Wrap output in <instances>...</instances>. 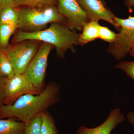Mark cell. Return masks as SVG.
Instances as JSON below:
<instances>
[{"label": "cell", "mask_w": 134, "mask_h": 134, "mask_svg": "<svg viewBox=\"0 0 134 134\" xmlns=\"http://www.w3.org/2000/svg\"><path fill=\"white\" fill-rule=\"evenodd\" d=\"M60 86L50 82L38 94H26L0 107V119L13 118L26 123L59 101Z\"/></svg>", "instance_id": "6da1fadb"}, {"label": "cell", "mask_w": 134, "mask_h": 134, "mask_svg": "<svg viewBox=\"0 0 134 134\" xmlns=\"http://www.w3.org/2000/svg\"><path fill=\"white\" fill-rule=\"evenodd\" d=\"M80 34L65 24L54 23L51 24L48 29L35 32L19 30L15 36L14 42L17 43L28 40L43 41L54 46L58 56L63 58L69 49L72 50L74 45H78Z\"/></svg>", "instance_id": "7a4b0ae2"}, {"label": "cell", "mask_w": 134, "mask_h": 134, "mask_svg": "<svg viewBox=\"0 0 134 134\" xmlns=\"http://www.w3.org/2000/svg\"><path fill=\"white\" fill-rule=\"evenodd\" d=\"M16 10L19 15L18 28L23 31H40L44 30L47 25L52 23L66 25V19L55 6L45 8L23 7Z\"/></svg>", "instance_id": "3957f363"}, {"label": "cell", "mask_w": 134, "mask_h": 134, "mask_svg": "<svg viewBox=\"0 0 134 134\" xmlns=\"http://www.w3.org/2000/svg\"><path fill=\"white\" fill-rule=\"evenodd\" d=\"M115 21L120 25L119 33L108 46V52L117 60L125 58L129 53L134 43V16L126 19L115 17Z\"/></svg>", "instance_id": "277c9868"}, {"label": "cell", "mask_w": 134, "mask_h": 134, "mask_svg": "<svg viewBox=\"0 0 134 134\" xmlns=\"http://www.w3.org/2000/svg\"><path fill=\"white\" fill-rule=\"evenodd\" d=\"M38 41L28 40L21 41L5 49L11 62L15 74H23L38 48Z\"/></svg>", "instance_id": "5b68a950"}, {"label": "cell", "mask_w": 134, "mask_h": 134, "mask_svg": "<svg viewBox=\"0 0 134 134\" xmlns=\"http://www.w3.org/2000/svg\"><path fill=\"white\" fill-rule=\"evenodd\" d=\"M53 46L44 43L37 51L23 73L36 88L42 91L47 66L48 55Z\"/></svg>", "instance_id": "8992f818"}, {"label": "cell", "mask_w": 134, "mask_h": 134, "mask_svg": "<svg viewBox=\"0 0 134 134\" xmlns=\"http://www.w3.org/2000/svg\"><path fill=\"white\" fill-rule=\"evenodd\" d=\"M41 91L36 88L23 74H15L13 77L6 79L4 83V104H12L25 94H38Z\"/></svg>", "instance_id": "52a82bcc"}, {"label": "cell", "mask_w": 134, "mask_h": 134, "mask_svg": "<svg viewBox=\"0 0 134 134\" xmlns=\"http://www.w3.org/2000/svg\"><path fill=\"white\" fill-rule=\"evenodd\" d=\"M60 14L66 19V26L73 30H82L84 25L90 21L87 15L77 0H58Z\"/></svg>", "instance_id": "ba28073f"}, {"label": "cell", "mask_w": 134, "mask_h": 134, "mask_svg": "<svg viewBox=\"0 0 134 134\" xmlns=\"http://www.w3.org/2000/svg\"><path fill=\"white\" fill-rule=\"evenodd\" d=\"M90 21L103 20L108 22L119 31L120 25L115 21V16L100 0H77Z\"/></svg>", "instance_id": "9c48e42d"}, {"label": "cell", "mask_w": 134, "mask_h": 134, "mask_svg": "<svg viewBox=\"0 0 134 134\" xmlns=\"http://www.w3.org/2000/svg\"><path fill=\"white\" fill-rule=\"evenodd\" d=\"M126 118L119 108L113 109L108 117L102 124L94 128L80 126L76 134H111L118 125L125 121Z\"/></svg>", "instance_id": "30bf717a"}, {"label": "cell", "mask_w": 134, "mask_h": 134, "mask_svg": "<svg viewBox=\"0 0 134 134\" xmlns=\"http://www.w3.org/2000/svg\"><path fill=\"white\" fill-rule=\"evenodd\" d=\"M99 25L98 21H90L84 25L82 32L79 36L78 45H84L99 38Z\"/></svg>", "instance_id": "8fae6325"}, {"label": "cell", "mask_w": 134, "mask_h": 134, "mask_svg": "<svg viewBox=\"0 0 134 134\" xmlns=\"http://www.w3.org/2000/svg\"><path fill=\"white\" fill-rule=\"evenodd\" d=\"M25 123L13 118L0 119V134H24Z\"/></svg>", "instance_id": "7c38bea8"}, {"label": "cell", "mask_w": 134, "mask_h": 134, "mask_svg": "<svg viewBox=\"0 0 134 134\" xmlns=\"http://www.w3.org/2000/svg\"><path fill=\"white\" fill-rule=\"evenodd\" d=\"M14 75L13 67L5 50L0 48V78L10 79Z\"/></svg>", "instance_id": "4fadbf2b"}, {"label": "cell", "mask_w": 134, "mask_h": 134, "mask_svg": "<svg viewBox=\"0 0 134 134\" xmlns=\"http://www.w3.org/2000/svg\"><path fill=\"white\" fill-rule=\"evenodd\" d=\"M40 134H58V130L53 117L48 111L41 114Z\"/></svg>", "instance_id": "5bb4252c"}, {"label": "cell", "mask_w": 134, "mask_h": 134, "mask_svg": "<svg viewBox=\"0 0 134 134\" xmlns=\"http://www.w3.org/2000/svg\"><path fill=\"white\" fill-rule=\"evenodd\" d=\"M19 15L16 9L8 6L0 11V25L15 24L18 25Z\"/></svg>", "instance_id": "9a60e30c"}, {"label": "cell", "mask_w": 134, "mask_h": 134, "mask_svg": "<svg viewBox=\"0 0 134 134\" xmlns=\"http://www.w3.org/2000/svg\"><path fill=\"white\" fill-rule=\"evenodd\" d=\"M58 0H15V8L18 7L45 8L55 6Z\"/></svg>", "instance_id": "2e32d148"}, {"label": "cell", "mask_w": 134, "mask_h": 134, "mask_svg": "<svg viewBox=\"0 0 134 134\" xmlns=\"http://www.w3.org/2000/svg\"><path fill=\"white\" fill-rule=\"evenodd\" d=\"M17 28L16 25H0V48L5 50L7 48L10 38Z\"/></svg>", "instance_id": "e0dca14e"}, {"label": "cell", "mask_w": 134, "mask_h": 134, "mask_svg": "<svg viewBox=\"0 0 134 134\" xmlns=\"http://www.w3.org/2000/svg\"><path fill=\"white\" fill-rule=\"evenodd\" d=\"M41 115H37L25 123L24 134H40L42 120Z\"/></svg>", "instance_id": "ac0fdd59"}, {"label": "cell", "mask_w": 134, "mask_h": 134, "mask_svg": "<svg viewBox=\"0 0 134 134\" xmlns=\"http://www.w3.org/2000/svg\"><path fill=\"white\" fill-rule=\"evenodd\" d=\"M114 68L122 70L129 77L134 81V61H121L115 65Z\"/></svg>", "instance_id": "d6986e66"}, {"label": "cell", "mask_w": 134, "mask_h": 134, "mask_svg": "<svg viewBox=\"0 0 134 134\" xmlns=\"http://www.w3.org/2000/svg\"><path fill=\"white\" fill-rule=\"evenodd\" d=\"M117 34L106 26L99 25V38L111 43L115 40Z\"/></svg>", "instance_id": "ffe728a7"}, {"label": "cell", "mask_w": 134, "mask_h": 134, "mask_svg": "<svg viewBox=\"0 0 134 134\" xmlns=\"http://www.w3.org/2000/svg\"><path fill=\"white\" fill-rule=\"evenodd\" d=\"M7 79L0 78V107L4 104V96L3 92V85Z\"/></svg>", "instance_id": "44dd1931"}, {"label": "cell", "mask_w": 134, "mask_h": 134, "mask_svg": "<svg viewBox=\"0 0 134 134\" xmlns=\"http://www.w3.org/2000/svg\"><path fill=\"white\" fill-rule=\"evenodd\" d=\"M14 3L15 0H0V11L8 6L15 8Z\"/></svg>", "instance_id": "7402d4cb"}, {"label": "cell", "mask_w": 134, "mask_h": 134, "mask_svg": "<svg viewBox=\"0 0 134 134\" xmlns=\"http://www.w3.org/2000/svg\"><path fill=\"white\" fill-rule=\"evenodd\" d=\"M127 119L129 122L134 127V111L129 113L127 114Z\"/></svg>", "instance_id": "603a6c76"}, {"label": "cell", "mask_w": 134, "mask_h": 134, "mask_svg": "<svg viewBox=\"0 0 134 134\" xmlns=\"http://www.w3.org/2000/svg\"><path fill=\"white\" fill-rule=\"evenodd\" d=\"M124 3L129 8H134V0H125Z\"/></svg>", "instance_id": "cb8c5ba5"}, {"label": "cell", "mask_w": 134, "mask_h": 134, "mask_svg": "<svg viewBox=\"0 0 134 134\" xmlns=\"http://www.w3.org/2000/svg\"><path fill=\"white\" fill-rule=\"evenodd\" d=\"M130 55L132 57H134V43L132 46V48L130 49L129 53Z\"/></svg>", "instance_id": "d4e9b609"}]
</instances>
